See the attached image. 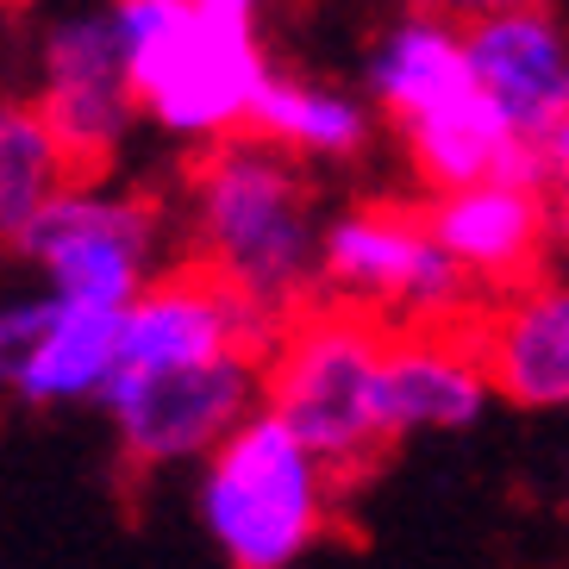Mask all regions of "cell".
I'll list each match as a JSON object with an SVG mask.
<instances>
[{
  "label": "cell",
  "mask_w": 569,
  "mask_h": 569,
  "mask_svg": "<svg viewBox=\"0 0 569 569\" xmlns=\"http://www.w3.org/2000/svg\"><path fill=\"white\" fill-rule=\"evenodd\" d=\"M526 163H532V188H545V194H569V113L557 119L545 138L526 144Z\"/></svg>",
  "instance_id": "cell-19"
},
{
  "label": "cell",
  "mask_w": 569,
  "mask_h": 569,
  "mask_svg": "<svg viewBox=\"0 0 569 569\" xmlns=\"http://www.w3.org/2000/svg\"><path fill=\"white\" fill-rule=\"evenodd\" d=\"M495 401L519 413H563L569 407V276L545 269L538 282L513 288L476 326Z\"/></svg>",
  "instance_id": "cell-12"
},
{
  "label": "cell",
  "mask_w": 569,
  "mask_h": 569,
  "mask_svg": "<svg viewBox=\"0 0 569 569\" xmlns=\"http://www.w3.org/2000/svg\"><path fill=\"white\" fill-rule=\"evenodd\" d=\"M76 182L57 151V138L44 132L32 101H0V251H19V238L44 207Z\"/></svg>",
  "instance_id": "cell-17"
},
{
  "label": "cell",
  "mask_w": 569,
  "mask_h": 569,
  "mask_svg": "<svg viewBox=\"0 0 569 569\" xmlns=\"http://www.w3.org/2000/svg\"><path fill=\"white\" fill-rule=\"evenodd\" d=\"M469 94H476V69H469L463 19L419 7V13L388 19L376 32V44L363 57V101L395 132L469 101Z\"/></svg>",
  "instance_id": "cell-13"
},
{
  "label": "cell",
  "mask_w": 569,
  "mask_h": 569,
  "mask_svg": "<svg viewBox=\"0 0 569 569\" xmlns=\"http://www.w3.org/2000/svg\"><path fill=\"white\" fill-rule=\"evenodd\" d=\"M319 194L307 169L257 138L213 144L188 163L182 194V263L207 269L238 301L295 319L319 301Z\"/></svg>",
  "instance_id": "cell-1"
},
{
  "label": "cell",
  "mask_w": 569,
  "mask_h": 569,
  "mask_svg": "<svg viewBox=\"0 0 569 569\" xmlns=\"http://www.w3.org/2000/svg\"><path fill=\"white\" fill-rule=\"evenodd\" d=\"M476 94L532 144L569 113V32L545 7H482L463 19Z\"/></svg>",
  "instance_id": "cell-10"
},
{
  "label": "cell",
  "mask_w": 569,
  "mask_h": 569,
  "mask_svg": "<svg viewBox=\"0 0 569 569\" xmlns=\"http://www.w3.org/2000/svg\"><path fill=\"white\" fill-rule=\"evenodd\" d=\"M388 445L432 432H469L495 407L476 326H407L382 345V382H376Z\"/></svg>",
  "instance_id": "cell-9"
},
{
  "label": "cell",
  "mask_w": 569,
  "mask_h": 569,
  "mask_svg": "<svg viewBox=\"0 0 569 569\" xmlns=\"http://www.w3.org/2000/svg\"><path fill=\"white\" fill-rule=\"evenodd\" d=\"M388 332L345 307H301L263 357V413H276L338 482L351 488L382 463L388 432L376 382H382Z\"/></svg>",
  "instance_id": "cell-4"
},
{
  "label": "cell",
  "mask_w": 569,
  "mask_h": 569,
  "mask_svg": "<svg viewBox=\"0 0 569 569\" xmlns=\"http://www.w3.org/2000/svg\"><path fill=\"white\" fill-rule=\"evenodd\" d=\"M244 138L269 144V151L288 157L295 169L357 163V157L376 144V113H369V101L357 88L276 63V76L263 82V101H257Z\"/></svg>",
  "instance_id": "cell-14"
},
{
  "label": "cell",
  "mask_w": 569,
  "mask_h": 569,
  "mask_svg": "<svg viewBox=\"0 0 569 569\" xmlns=\"http://www.w3.org/2000/svg\"><path fill=\"white\" fill-rule=\"evenodd\" d=\"M44 307H51L44 288L38 295H0V395L13 388V369L26 357V345L38 338V326H44Z\"/></svg>",
  "instance_id": "cell-18"
},
{
  "label": "cell",
  "mask_w": 569,
  "mask_h": 569,
  "mask_svg": "<svg viewBox=\"0 0 569 569\" xmlns=\"http://www.w3.org/2000/svg\"><path fill=\"white\" fill-rule=\"evenodd\" d=\"M263 407V363L226 357L163 376H113L101 413L132 469H201Z\"/></svg>",
  "instance_id": "cell-7"
},
{
  "label": "cell",
  "mask_w": 569,
  "mask_h": 569,
  "mask_svg": "<svg viewBox=\"0 0 569 569\" xmlns=\"http://www.w3.org/2000/svg\"><path fill=\"white\" fill-rule=\"evenodd\" d=\"M32 107L44 119V132L57 138L76 182H94L113 169V157L126 151V138L138 126L113 7H76V13H57L44 26Z\"/></svg>",
  "instance_id": "cell-8"
},
{
  "label": "cell",
  "mask_w": 569,
  "mask_h": 569,
  "mask_svg": "<svg viewBox=\"0 0 569 569\" xmlns=\"http://www.w3.org/2000/svg\"><path fill=\"white\" fill-rule=\"evenodd\" d=\"M401 144H407V163L419 169V182L432 194H463V188H482V182H532L526 144L507 132V119L482 94L407 126Z\"/></svg>",
  "instance_id": "cell-16"
},
{
  "label": "cell",
  "mask_w": 569,
  "mask_h": 569,
  "mask_svg": "<svg viewBox=\"0 0 569 569\" xmlns=\"http://www.w3.org/2000/svg\"><path fill=\"white\" fill-rule=\"evenodd\" d=\"M319 301L376 319L382 332H407V326H463L476 288L432 244L419 207L363 201L338 207L319 232Z\"/></svg>",
  "instance_id": "cell-6"
},
{
  "label": "cell",
  "mask_w": 569,
  "mask_h": 569,
  "mask_svg": "<svg viewBox=\"0 0 569 569\" xmlns=\"http://www.w3.org/2000/svg\"><path fill=\"white\" fill-rule=\"evenodd\" d=\"M551 257H569V194H551Z\"/></svg>",
  "instance_id": "cell-20"
},
{
  "label": "cell",
  "mask_w": 569,
  "mask_h": 569,
  "mask_svg": "<svg viewBox=\"0 0 569 569\" xmlns=\"http://www.w3.org/2000/svg\"><path fill=\"white\" fill-rule=\"evenodd\" d=\"M119 369V313L107 307H44V326L26 345L13 369V395L19 407H101V395L113 388Z\"/></svg>",
  "instance_id": "cell-15"
},
{
  "label": "cell",
  "mask_w": 569,
  "mask_h": 569,
  "mask_svg": "<svg viewBox=\"0 0 569 569\" xmlns=\"http://www.w3.org/2000/svg\"><path fill=\"white\" fill-rule=\"evenodd\" d=\"M113 32L138 119L163 138L201 157L251 132L263 82L276 76L257 0H119Z\"/></svg>",
  "instance_id": "cell-2"
},
{
  "label": "cell",
  "mask_w": 569,
  "mask_h": 569,
  "mask_svg": "<svg viewBox=\"0 0 569 569\" xmlns=\"http://www.w3.org/2000/svg\"><path fill=\"white\" fill-rule=\"evenodd\" d=\"M176 219L151 188H119L113 176L69 182L19 238V263L63 307H126L169 269Z\"/></svg>",
  "instance_id": "cell-5"
},
{
  "label": "cell",
  "mask_w": 569,
  "mask_h": 569,
  "mask_svg": "<svg viewBox=\"0 0 569 569\" xmlns=\"http://www.w3.org/2000/svg\"><path fill=\"white\" fill-rule=\"evenodd\" d=\"M426 232L469 288H526L551 263V194L532 182H482L463 194H432L419 207Z\"/></svg>",
  "instance_id": "cell-11"
},
{
  "label": "cell",
  "mask_w": 569,
  "mask_h": 569,
  "mask_svg": "<svg viewBox=\"0 0 569 569\" xmlns=\"http://www.w3.org/2000/svg\"><path fill=\"white\" fill-rule=\"evenodd\" d=\"M338 495L345 482L263 407L194 469V519L226 569L307 563L332 532Z\"/></svg>",
  "instance_id": "cell-3"
}]
</instances>
